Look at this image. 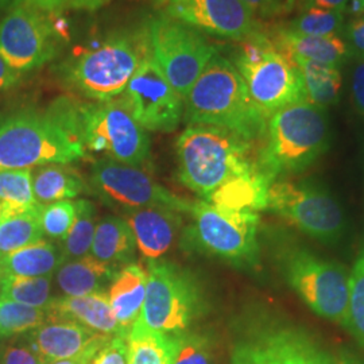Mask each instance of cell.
<instances>
[{
  "mask_svg": "<svg viewBox=\"0 0 364 364\" xmlns=\"http://www.w3.org/2000/svg\"><path fill=\"white\" fill-rule=\"evenodd\" d=\"M76 102L61 97L46 112L23 109L0 126V171L68 165L87 156L78 136Z\"/></svg>",
  "mask_w": 364,
  "mask_h": 364,
  "instance_id": "7a4b0ae2",
  "label": "cell"
},
{
  "mask_svg": "<svg viewBox=\"0 0 364 364\" xmlns=\"http://www.w3.org/2000/svg\"><path fill=\"white\" fill-rule=\"evenodd\" d=\"M48 318L46 309L0 299V338H15L37 329Z\"/></svg>",
  "mask_w": 364,
  "mask_h": 364,
  "instance_id": "836d02e7",
  "label": "cell"
},
{
  "mask_svg": "<svg viewBox=\"0 0 364 364\" xmlns=\"http://www.w3.org/2000/svg\"><path fill=\"white\" fill-rule=\"evenodd\" d=\"M92 358H78V359H70V360H61L53 364H90Z\"/></svg>",
  "mask_w": 364,
  "mask_h": 364,
  "instance_id": "c3c4849f",
  "label": "cell"
},
{
  "mask_svg": "<svg viewBox=\"0 0 364 364\" xmlns=\"http://www.w3.org/2000/svg\"><path fill=\"white\" fill-rule=\"evenodd\" d=\"M92 192L111 207L134 209L164 207L188 213L192 201L171 193L144 170L109 158L99 159L91 169Z\"/></svg>",
  "mask_w": 364,
  "mask_h": 364,
  "instance_id": "5bb4252c",
  "label": "cell"
},
{
  "mask_svg": "<svg viewBox=\"0 0 364 364\" xmlns=\"http://www.w3.org/2000/svg\"><path fill=\"white\" fill-rule=\"evenodd\" d=\"M147 54L146 25L122 27L77 46L57 63L54 75L78 96L108 102L124 92Z\"/></svg>",
  "mask_w": 364,
  "mask_h": 364,
  "instance_id": "6da1fadb",
  "label": "cell"
},
{
  "mask_svg": "<svg viewBox=\"0 0 364 364\" xmlns=\"http://www.w3.org/2000/svg\"><path fill=\"white\" fill-rule=\"evenodd\" d=\"M15 338L0 348V364H42L26 335Z\"/></svg>",
  "mask_w": 364,
  "mask_h": 364,
  "instance_id": "f35d334b",
  "label": "cell"
},
{
  "mask_svg": "<svg viewBox=\"0 0 364 364\" xmlns=\"http://www.w3.org/2000/svg\"><path fill=\"white\" fill-rule=\"evenodd\" d=\"M326 109L299 102L277 111L267 120L258 147V166L270 182L309 169L329 149Z\"/></svg>",
  "mask_w": 364,
  "mask_h": 364,
  "instance_id": "5b68a950",
  "label": "cell"
},
{
  "mask_svg": "<svg viewBox=\"0 0 364 364\" xmlns=\"http://www.w3.org/2000/svg\"><path fill=\"white\" fill-rule=\"evenodd\" d=\"M352 97L358 112L364 119V60H359L352 72Z\"/></svg>",
  "mask_w": 364,
  "mask_h": 364,
  "instance_id": "7bdbcfd3",
  "label": "cell"
},
{
  "mask_svg": "<svg viewBox=\"0 0 364 364\" xmlns=\"http://www.w3.org/2000/svg\"><path fill=\"white\" fill-rule=\"evenodd\" d=\"M343 328L364 348V247L350 272L348 304Z\"/></svg>",
  "mask_w": 364,
  "mask_h": 364,
  "instance_id": "e575fe53",
  "label": "cell"
},
{
  "mask_svg": "<svg viewBox=\"0 0 364 364\" xmlns=\"http://www.w3.org/2000/svg\"><path fill=\"white\" fill-rule=\"evenodd\" d=\"M76 126L87 151L139 168L150 156L149 132L131 117L120 99L76 103Z\"/></svg>",
  "mask_w": 364,
  "mask_h": 364,
  "instance_id": "9c48e42d",
  "label": "cell"
},
{
  "mask_svg": "<svg viewBox=\"0 0 364 364\" xmlns=\"http://www.w3.org/2000/svg\"><path fill=\"white\" fill-rule=\"evenodd\" d=\"M207 302L198 281L188 270L166 262L147 263V285L139 323L151 331L177 335L205 312Z\"/></svg>",
  "mask_w": 364,
  "mask_h": 364,
  "instance_id": "52a82bcc",
  "label": "cell"
},
{
  "mask_svg": "<svg viewBox=\"0 0 364 364\" xmlns=\"http://www.w3.org/2000/svg\"><path fill=\"white\" fill-rule=\"evenodd\" d=\"M136 250V242L129 223L117 216H105L96 227L91 255L108 266L117 269L130 264Z\"/></svg>",
  "mask_w": 364,
  "mask_h": 364,
  "instance_id": "cb8c5ba5",
  "label": "cell"
},
{
  "mask_svg": "<svg viewBox=\"0 0 364 364\" xmlns=\"http://www.w3.org/2000/svg\"><path fill=\"white\" fill-rule=\"evenodd\" d=\"M147 285V269L139 263H130L117 272L108 287V299L123 336L139 320L144 309Z\"/></svg>",
  "mask_w": 364,
  "mask_h": 364,
  "instance_id": "7402d4cb",
  "label": "cell"
},
{
  "mask_svg": "<svg viewBox=\"0 0 364 364\" xmlns=\"http://www.w3.org/2000/svg\"><path fill=\"white\" fill-rule=\"evenodd\" d=\"M269 34L278 50L291 60L304 58L313 63L340 68L351 58V52L344 38L338 36L314 37L287 31L284 26H267Z\"/></svg>",
  "mask_w": 364,
  "mask_h": 364,
  "instance_id": "44dd1931",
  "label": "cell"
},
{
  "mask_svg": "<svg viewBox=\"0 0 364 364\" xmlns=\"http://www.w3.org/2000/svg\"><path fill=\"white\" fill-rule=\"evenodd\" d=\"M231 364H338L302 326L266 318L235 341Z\"/></svg>",
  "mask_w": 364,
  "mask_h": 364,
  "instance_id": "4fadbf2b",
  "label": "cell"
},
{
  "mask_svg": "<svg viewBox=\"0 0 364 364\" xmlns=\"http://www.w3.org/2000/svg\"><path fill=\"white\" fill-rule=\"evenodd\" d=\"M170 336L173 340L171 364H215L213 344L207 335L185 331Z\"/></svg>",
  "mask_w": 364,
  "mask_h": 364,
  "instance_id": "d590c367",
  "label": "cell"
},
{
  "mask_svg": "<svg viewBox=\"0 0 364 364\" xmlns=\"http://www.w3.org/2000/svg\"><path fill=\"white\" fill-rule=\"evenodd\" d=\"M64 262L61 248L41 239L36 243L0 255V273L21 277H52Z\"/></svg>",
  "mask_w": 364,
  "mask_h": 364,
  "instance_id": "d4e9b609",
  "label": "cell"
},
{
  "mask_svg": "<svg viewBox=\"0 0 364 364\" xmlns=\"http://www.w3.org/2000/svg\"><path fill=\"white\" fill-rule=\"evenodd\" d=\"M324 245H335L346 230L344 212L326 188L311 181L279 178L267 192V208Z\"/></svg>",
  "mask_w": 364,
  "mask_h": 364,
  "instance_id": "7c38bea8",
  "label": "cell"
},
{
  "mask_svg": "<svg viewBox=\"0 0 364 364\" xmlns=\"http://www.w3.org/2000/svg\"><path fill=\"white\" fill-rule=\"evenodd\" d=\"M350 0H297L299 10L305 9H320L326 11H344Z\"/></svg>",
  "mask_w": 364,
  "mask_h": 364,
  "instance_id": "ee69618b",
  "label": "cell"
},
{
  "mask_svg": "<svg viewBox=\"0 0 364 364\" xmlns=\"http://www.w3.org/2000/svg\"><path fill=\"white\" fill-rule=\"evenodd\" d=\"M183 105V119L189 126L220 127L252 144L263 141L267 117L252 102L239 70L219 52L196 80Z\"/></svg>",
  "mask_w": 364,
  "mask_h": 364,
  "instance_id": "277c9868",
  "label": "cell"
},
{
  "mask_svg": "<svg viewBox=\"0 0 364 364\" xmlns=\"http://www.w3.org/2000/svg\"><path fill=\"white\" fill-rule=\"evenodd\" d=\"M336 363L338 364H364V359L359 356L358 353L341 348L336 356Z\"/></svg>",
  "mask_w": 364,
  "mask_h": 364,
  "instance_id": "bcb514c9",
  "label": "cell"
},
{
  "mask_svg": "<svg viewBox=\"0 0 364 364\" xmlns=\"http://www.w3.org/2000/svg\"><path fill=\"white\" fill-rule=\"evenodd\" d=\"M97 210L90 200L81 198L76 201V219L63 240V258L78 259L91 254L92 242L97 227Z\"/></svg>",
  "mask_w": 364,
  "mask_h": 364,
  "instance_id": "f546056e",
  "label": "cell"
},
{
  "mask_svg": "<svg viewBox=\"0 0 364 364\" xmlns=\"http://www.w3.org/2000/svg\"><path fill=\"white\" fill-rule=\"evenodd\" d=\"M0 204L6 218L26 212L38 204L33 192V169L0 171Z\"/></svg>",
  "mask_w": 364,
  "mask_h": 364,
  "instance_id": "4dcf8cb0",
  "label": "cell"
},
{
  "mask_svg": "<svg viewBox=\"0 0 364 364\" xmlns=\"http://www.w3.org/2000/svg\"><path fill=\"white\" fill-rule=\"evenodd\" d=\"M120 100L146 131L171 132L183 117V99L159 70L150 50L129 81Z\"/></svg>",
  "mask_w": 364,
  "mask_h": 364,
  "instance_id": "9a60e30c",
  "label": "cell"
},
{
  "mask_svg": "<svg viewBox=\"0 0 364 364\" xmlns=\"http://www.w3.org/2000/svg\"><path fill=\"white\" fill-rule=\"evenodd\" d=\"M189 236L197 247L235 266H255L259 259V215L192 201Z\"/></svg>",
  "mask_w": 364,
  "mask_h": 364,
  "instance_id": "8fae6325",
  "label": "cell"
},
{
  "mask_svg": "<svg viewBox=\"0 0 364 364\" xmlns=\"http://www.w3.org/2000/svg\"><path fill=\"white\" fill-rule=\"evenodd\" d=\"M39 212L41 205L37 204L34 208L6 218L0 223V255L43 239Z\"/></svg>",
  "mask_w": 364,
  "mask_h": 364,
  "instance_id": "f1b7e54d",
  "label": "cell"
},
{
  "mask_svg": "<svg viewBox=\"0 0 364 364\" xmlns=\"http://www.w3.org/2000/svg\"><path fill=\"white\" fill-rule=\"evenodd\" d=\"M129 364H171L173 340L170 335L149 329L136 321L127 335Z\"/></svg>",
  "mask_w": 364,
  "mask_h": 364,
  "instance_id": "83f0119b",
  "label": "cell"
},
{
  "mask_svg": "<svg viewBox=\"0 0 364 364\" xmlns=\"http://www.w3.org/2000/svg\"><path fill=\"white\" fill-rule=\"evenodd\" d=\"M85 191V182L64 164H48L33 170V192L39 205L72 200Z\"/></svg>",
  "mask_w": 364,
  "mask_h": 364,
  "instance_id": "484cf974",
  "label": "cell"
},
{
  "mask_svg": "<svg viewBox=\"0 0 364 364\" xmlns=\"http://www.w3.org/2000/svg\"><path fill=\"white\" fill-rule=\"evenodd\" d=\"M1 279H3V274L0 273V282H1Z\"/></svg>",
  "mask_w": 364,
  "mask_h": 364,
  "instance_id": "f907efd6",
  "label": "cell"
},
{
  "mask_svg": "<svg viewBox=\"0 0 364 364\" xmlns=\"http://www.w3.org/2000/svg\"><path fill=\"white\" fill-rule=\"evenodd\" d=\"M343 36L350 48L352 57L364 60V15L351 18V21L346 23Z\"/></svg>",
  "mask_w": 364,
  "mask_h": 364,
  "instance_id": "b9f144b4",
  "label": "cell"
},
{
  "mask_svg": "<svg viewBox=\"0 0 364 364\" xmlns=\"http://www.w3.org/2000/svg\"><path fill=\"white\" fill-rule=\"evenodd\" d=\"M45 309L48 317L72 320L107 336H123L107 293L53 299Z\"/></svg>",
  "mask_w": 364,
  "mask_h": 364,
  "instance_id": "ffe728a7",
  "label": "cell"
},
{
  "mask_svg": "<svg viewBox=\"0 0 364 364\" xmlns=\"http://www.w3.org/2000/svg\"><path fill=\"white\" fill-rule=\"evenodd\" d=\"M6 219V216H4V209H3V205L0 204V223Z\"/></svg>",
  "mask_w": 364,
  "mask_h": 364,
  "instance_id": "681fc988",
  "label": "cell"
},
{
  "mask_svg": "<svg viewBox=\"0 0 364 364\" xmlns=\"http://www.w3.org/2000/svg\"><path fill=\"white\" fill-rule=\"evenodd\" d=\"M246 81L250 96L267 117L287 105L306 102L302 76L294 61L285 53L270 50L254 61H231Z\"/></svg>",
  "mask_w": 364,
  "mask_h": 364,
  "instance_id": "2e32d148",
  "label": "cell"
},
{
  "mask_svg": "<svg viewBox=\"0 0 364 364\" xmlns=\"http://www.w3.org/2000/svg\"><path fill=\"white\" fill-rule=\"evenodd\" d=\"M284 27L287 31L301 36L341 37L346 27V15L343 11L305 9L299 10V14Z\"/></svg>",
  "mask_w": 364,
  "mask_h": 364,
  "instance_id": "d6a6232c",
  "label": "cell"
},
{
  "mask_svg": "<svg viewBox=\"0 0 364 364\" xmlns=\"http://www.w3.org/2000/svg\"><path fill=\"white\" fill-rule=\"evenodd\" d=\"M161 13L218 38L240 41L262 23L243 0H150Z\"/></svg>",
  "mask_w": 364,
  "mask_h": 364,
  "instance_id": "e0dca14e",
  "label": "cell"
},
{
  "mask_svg": "<svg viewBox=\"0 0 364 364\" xmlns=\"http://www.w3.org/2000/svg\"><path fill=\"white\" fill-rule=\"evenodd\" d=\"M111 0H0V10L15 7H33L43 11H96L109 4Z\"/></svg>",
  "mask_w": 364,
  "mask_h": 364,
  "instance_id": "74e56055",
  "label": "cell"
},
{
  "mask_svg": "<svg viewBox=\"0 0 364 364\" xmlns=\"http://www.w3.org/2000/svg\"><path fill=\"white\" fill-rule=\"evenodd\" d=\"M144 25L153 60L185 100L209 60L218 53V46L204 33L166 14L150 16Z\"/></svg>",
  "mask_w": 364,
  "mask_h": 364,
  "instance_id": "30bf717a",
  "label": "cell"
},
{
  "mask_svg": "<svg viewBox=\"0 0 364 364\" xmlns=\"http://www.w3.org/2000/svg\"><path fill=\"white\" fill-rule=\"evenodd\" d=\"M52 277L7 275L0 282V299L34 308H46L52 301Z\"/></svg>",
  "mask_w": 364,
  "mask_h": 364,
  "instance_id": "1f68e13d",
  "label": "cell"
},
{
  "mask_svg": "<svg viewBox=\"0 0 364 364\" xmlns=\"http://www.w3.org/2000/svg\"><path fill=\"white\" fill-rule=\"evenodd\" d=\"M70 42L64 13L15 7L0 21V57L25 73L54 61Z\"/></svg>",
  "mask_w": 364,
  "mask_h": 364,
  "instance_id": "ba28073f",
  "label": "cell"
},
{
  "mask_svg": "<svg viewBox=\"0 0 364 364\" xmlns=\"http://www.w3.org/2000/svg\"><path fill=\"white\" fill-rule=\"evenodd\" d=\"M258 147L232 131L188 126L176 144L180 181L208 201L221 188L260 171Z\"/></svg>",
  "mask_w": 364,
  "mask_h": 364,
  "instance_id": "3957f363",
  "label": "cell"
},
{
  "mask_svg": "<svg viewBox=\"0 0 364 364\" xmlns=\"http://www.w3.org/2000/svg\"><path fill=\"white\" fill-rule=\"evenodd\" d=\"M42 364L78 358H93L114 336L102 335L72 320L48 317L37 329L26 333Z\"/></svg>",
  "mask_w": 364,
  "mask_h": 364,
  "instance_id": "ac0fdd59",
  "label": "cell"
},
{
  "mask_svg": "<svg viewBox=\"0 0 364 364\" xmlns=\"http://www.w3.org/2000/svg\"><path fill=\"white\" fill-rule=\"evenodd\" d=\"M144 259L159 260L174 245L181 225L180 212L164 207L129 210L124 215Z\"/></svg>",
  "mask_w": 364,
  "mask_h": 364,
  "instance_id": "d6986e66",
  "label": "cell"
},
{
  "mask_svg": "<svg viewBox=\"0 0 364 364\" xmlns=\"http://www.w3.org/2000/svg\"><path fill=\"white\" fill-rule=\"evenodd\" d=\"M277 250L279 272L290 289L314 314L343 326L350 272L297 243L287 242Z\"/></svg>",
  "mask_w": 364,
  "mask_h": 364,
  "instance_id": "8992f818",
  "label": "cell"
},
{
  "mask_svg": "<svg viewBox=\"0 0 364 364\" xmlns=\"http://www.w3.org/2000/svg\"><path fill=\"white\" fill-rule=\"evenodd\" d=\"M21 72L15 70L0 57V92L9 91L14 88L22 78Z\"/></svg>",
  "mask_w": 364,
  "mask_h": 364,
  "instance_id": "f6af8a7d",
  "label": "cell"
},
{
  "mask_svg": "<svg viewBox=\"0 0 364 364\" xmlns=\"http://www.w3.org/2000/svg\"><path fill=\"white\" fill-rule=\"evenodd\" d=\"M362 1H363V3H364V0H362Z\"/></svg>",
  "mask_w": 364,
  "mask_h": 364,
  "instance_id": "816d5d0a",
  "label": "cell"
},
{
  "mask_svg": "<svg viewBox=\"0 0 364 364\" xmlns=\"http://www.w3.org/2000/svg\"><path fill=\"white\" fill-rule=\"evenodd\" d=\"M344 15H350L351 18H358L364 15V3L362 0H350L344 9Z\"/></svg>",
  "mask_w": 364,
  "mask_h": 364,
  "instance_id": "7dc6e473",
  "label": "cell"
},
{
  "mask_svg": "<svg viewBox=\"0 0 364 364\" xmlns=\"http://www.w3.org/2000/svg\"><path fill=\"white\" fill-rule=\"evenodd\" d=\"M57 284L68 297L107 293L117 269L93 258L91 254L78 259L65 260L57 269Z\"/></svg>",
  "mask_w": 364,
  "mask_h": 364,
  "instance_id": "603a6c76",
  "label": "cell"
},
{
  "mask_svg": "<svg viewBox=\"0 0 364 364\" xmlns=\"http://www.w3.org/2000/svg\"><path fill=\"white\" fill-rule=\"evenodd\" d=\"M301 72L306 102L326 109L336 105L341 90L340 68L293 58Z\"/></svg>",
  "mask_w": 364,
  "mask_h": 364,
  "instance_id": "4316f807",
  "label": "cell"
},
{
  "mask_svg": "<svg viewBox=\"0 0 364 364\" xmlns=\"http://www.w3.org/2000/svg\"><path fill=\"white\" fill-rule=\"evenodd\" d=\"M260 19H277L290 13L297 0H243Z\"/></svg>",
  "mask_w": 364,
  "mask_h": 364,
  "instance_id": "60d3db41",
  "label": "cell"
},
{
  "mask_svg": "<svg viewBox=\"0 0 364 364\" xmlns=\"http://www.w3.org/2000/svg\"><path fill=\"white\" fill-rule=\"evenodd\" d=\"M76 219V201L64 200L41 205L39 220L45 236L64 240Z\"/></svg>",
  "mask_w": 364,
  "mask_h": 364,
  "instance_id": "8d00e7d4",
  "label": "cell"
},
{
  "mask_svg": "<svg viewBox=\"0 0 364 364\" xmlns=\"http://www.w3.org/2000/svg\"><path fill=\"white\" fill-rule=\"evenodd\" d=\"M90 364H129L127 338L114 336L96 352Z\"/></svg>",
  "mask_w": 364,
  "mask_h": 364,
  "instance_id": "ab89813d",
  "label": "cell"
}]
</instances>
